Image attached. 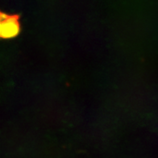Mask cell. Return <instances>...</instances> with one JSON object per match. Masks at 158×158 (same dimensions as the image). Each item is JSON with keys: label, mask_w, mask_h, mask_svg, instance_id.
I'll return each mask as SVG.
<instances>
[{"label": "cell", "mask_w": 158, "mask_h": 158, "mask_svg": "<svg viewBox=\"0 0 158 158\" xmlns=\"http://www.w3.org/2000/svg\"><path fill=\"white\" fill-rule=\"evenodd\" d=\"M20 31L19 15L8 14L0 10V40H8L16 37Z\"/></svg>", "instance_id": "1"}]
</instances>
